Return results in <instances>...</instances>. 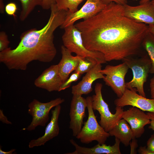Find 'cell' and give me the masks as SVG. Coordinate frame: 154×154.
Here are the masks:
<instances>
[{
    "instance_id": "obj_27",
    "label": "cell",
    "mask_w": 154,
    "mask_h": 154,
    "mask_svg": "<svg viewBox=\"0 0 154 154\" xmlns=\"http://www.w3.org/2000/svg\"><path fill=\"white\" fill-rule=\"evenodd\" d=\"M135 137L130 141L129 145L130 147V154H135L137 153L136 148L138 146L137 140Z\"/></svg>"
},
{
    "instance_id": "obj_14",
    "label": "cell",
    "mask_w": 154,
    "mask_h": 154,
    "mask_svg": "<svg viewBox=\"0 0 154 154\" xmlns=\"http://www.w3.org/2000/svg\"><path fill=\"white\" fill-rule=\"evenodd\" d=\"M63 82L60 75L58 64L51 65L44 70L34 81L38 88L49 92L60 91Z\"/></svg>"
},
{
    "instance_id": "obj_38",
    "label": "cell",
    "mask_w": 154,
    "mask_h": 154,
    "mask_svg": "<svg viewBox=\"0 0 154 154\" xmlns=\"http://www.w3.org/2000/svg\"><path fill=\"white\" fill-rule=\"evenodd\" d=\"M151 0H140L139 1V4H141L150 1Z\"/></svg>"
},
{
    "instance_id": "obj_33",
    "label": "cell",
    "mask_w": 154,
    "mask_h": 154,
    "mask_svg": "<svg viewBox=\"0 0 154 154\" xmlns=\"http://www.w3.org/2000/svg\"><path fill=\"white\" fill-rule=\"evenodd\" d=\"M0 120L3 123L8 124H11L12 123L9 121L7 118L4 114L3 110H0Z\"/></svg>"
},
{
    "instance_id": "obj_12",
    "label": "cell",
    "mask_w": 154,
    "mask_h": 154,
    "mask_svg": "<svg viewBox=\"0 0 154 154\" xmlns=\"http://www.w3.org/2000/svg\"><path fill=\"white\" fill-rule=\"evenodd\" d=\"M124 15L136 22L154 25V10L150 1L136 6L123 5Z\"/></svg>"
},
{
    "instance_id": "obj_16",
    "label": "cell",
    "mask_w": 154,
    "mask_h": 154,
    "mask_svg": "<svg viewBox=\"0 0 154 154\" xmlns=\"http://www.w3.org/2000/svg\"><path fill=\"white\" fill-rule=\"evenodd\" d=\"M101 64L98 63L91 70L86 73L82 80L77 84L72 87L71 93L72 95H82L88 94L92 92V85L96 80L103 79L105 76L101 72L102 66Z\"/></svg>"
},
{
    "instance_id": "obj_26",
    "label": "cell",
    "mask_w": 154,
    "mask_h": 154,
    "mask_svg": "<svg viewBox=\"0 0 154 154\" xmlns=\"http://www.w3.org/2000/svg\"><path fill=\"white\" fill-rule=\"evenodd\" d=\"M17 8L16 4L13 2L8 3L5 6V11L7 15L15 18Z\"/></svg>"
},
{
    "instance_id": "obj_22",
    "label": "cell",
    "mask_w": 154,
    "mask_h": 154,
    "mask_svg": "<svg viewBox=\"0 0 154 154\" xmlns=\"http://www.w3.org/2000/svg\"><path fill=\"white\" fill-rule=\"evenodd\" d=\"M98 63L95 59L92 58H80L77 68L74 72H78L81 75L89 72Z\"/></svg>"
},
{
    "instance_id": "obj_32",
    "label": "cell",
    "mask_w": 154,
    "mask_h": 154,
    "mask_svg": "<svg viewBox=\"0 0 154 154\" xmlns=\"http://www.w3.org/2000/svg\"><path fill=\"white\" fill-rule=\"evenodd\" d=\"M102 1L106 5L109 3L114 2L117 3L122 5H125L127 4V0H102Z\"/></svg>"
},
{
    "instance_id": "obj_9",
    "label": "cell",
    "mask_w": 154,
    "mask_h": 154,
    "mask_svg": "<svg viewBox=\"0 0 154 154\" xmlns=\"http://www.w3.org/2000/svg\"><path fill=\"white\" fill-rule=\"evenodd\" d=\"M87 106L86 98L82 95H73L69 114L70 119L69 128L71 130L72 135L74 137H76L80 133L82 127Z\"/></svg>"
},
{
    "instance_id": "obj_18",
    "label": "cell",
    "mask_w": 154,
    "mask_h": 154,
    "mask_svg": "<svg viewBox=\"0 0 154 154\" xmlns=\"http://www.w3.org/2000/svg\"><path fill=\"white\" fill-rule=\"evenodd\" d=\"M61 50L62 58L58 65L60 75L64 83L70 74L76 70L81 58L72 55V53L63 45L61 47Z\"/></svg>"
},
{
    "instance_id": "obj_34",
    "label": "cell",
    "mask_w": 154,
    "mask_h": 154,
    "mask_svg": "<svg viewBox=\"0 0 154 154\" xmlns=\"http://www.w3.org/2000/svg\"><path fill=\"white\" fill-rule=\"evenodd\" d=\"M149 86L151 98L154 99V75L150 79Z\"/></svg>"
},
{
    "instance_id": "obj_28",
    "label": "cell",
    "mask_w": 154,
    "mask_h": 154,
    "mask_svg": "<svg viewBox=\"0 0 154 154\" xmlns=\"http://www.w3.org/2000/svg\"><path fill=\"white\" fill-rule=\"evenodd\" d=\"M56 0H42V2L41 6L44 9H50L52 5L56 3Z\"/></svg>"
},
{
    "instance_id": "obj_31",
    "label": "cell",
    "mask_w": 154,
    "mask_h": 154,
    "mask_svg": "<svg viewBox=\"0 0 154 154\" xmlns=\"http://www.w3.org/2000/svg\"><path fill=\"white\" fill-rule=\"evenodd\" d=\"M147 114L150 120V125L148 128L154 131V112H148Z\"/></svg>"
},
{
    "instance_id": "obj_30",
    "label": "cell",
    "mask_w": 154,
    "mask_h": 154,
    "mask_svg": "<svg viewBox=\"0 0 154 154\" xmlns=\"http://www.w3.org/2000/svg\"><path fill=\"white\" fill-rule=\"evenodd\" d=\"M139 154H154V152L149 149L146 146H141L138 150Z\"/></svg>"
},
{
    "instance_id": "obj_24",
    "label": "cell",
    "mask_w": 154,
    "mask_h": 154,
    "mask_svg": "<svg viewBox=\"0 0 154 154\" xmlns=\"http://www.w3.org/2000/svg\"><path fill=\"white\" fill-rule=\"evenodd\" d=\"M81 75L78 72H74L69 78L62 83L60 89V91L64 90L69 88L72 83L76 81L79 79Z\"/></svg>"
},
{
    "instance_id": "obj_21",
    "label": "cell",
    "mask_w": 154,
    "mask_h": 154,
    "mask_svg": "<svg viewBox=\"0 0 154 154\" xmlns=\"http://www.w3.org/2000/svg\"><path fill=\"white\" fill-rule=\"evenodd\" d=\"M22 9L19 15L21 21H25L29 14L37 6H41L42 0H19Z\"/></svg>"
},
{
    "instance_id": "obj_4",
    "label": "cell",
    "mask_w": 154,
    "mask_h": 154,
    "mask_svg": "<svg viewBox=\"0 0 154 154\" xmlns=\"http://www.w3.org/2000/svg\"><path fill=\"white\" fill-rule=\"evenodd\" d=\"M64 33L62 36L63 45L72 53L82 58H92L101 64L107 62L101 53L90 51L84 46L82 32L75 25H71L64 29Z\"/></svg>"
},
{
    "instance_id": "obj_15",
    "label": "cell",
    "mask_w": 154,
    "mask_h": 154,
    "mask_svg": "<svg viewBox=\"0 0 154 154\" xmlns=\"http://www.w3.org/2000/svg\"><path fill=\"white\" fill-rule=\"evenodd\" d=\"M61 108L60 105H59L52 110L50 120L46 127L44 134L37 139L31 140L29 143V148L44 145L47 142L58 135L59 132L58 120Z\"/></svg>"
},
{
    "instance_id": "obj_36",
    "label": "cell",
    "mask_w": 154,
    "mask_h": 154,
    "mask_svg": "<svg viewBox=\"0 0 154 154\" xmlns=\"http://www.w3.org/2000/svg\"><path fill=\"white\" fill-rule=\"evenodd\" d=\"M5 8L4 3V0H0V12L3 13L4 12Z\"/></svg>"
},
{
    "instance_id": "obj_8",
    "label": "cell",
    "mask_w": 154,
    "mask_h": 154,
    "mask_svg": "<svg viewBox=\"0 0 154 154\" xmlns=\"http://www.w3.org/2000/svg\"><path fill=\"white\" fill-rule=\"evenodd\" d=\"M129 68L124 62L118 65H108L100 72L104 75L105 84L110 86L118 98L121 97L126 89L125 81V76Z\"/></svg>"
},
{
    "instance_id": "obj_20",
    "label": "cell",
    "mask_w": 154,
    "mask_h": 154,
    "mask_svg": "<svg viewBox=\"0 0 154 154\" xmlns=\"http://www.w3.org/2000/svg\"><path fill=\"white\" fill-rule=\"evenodd\" d=\"M142 46L147 53L151 62L150 73L154 74V35L149 32L144 38Z\"/></svg>"
},
{
    "instance_id": "obj_17",
    "label": "cell",
    "mask_w": 154,
    "mask_h": 154,
    "mask_svg": "<svg viewBox=\"0 0 154 154\" xmlns=\"http://www.w3.org/2000/svg\"><path fill=\"white\" fill-rule=\"evenodd\" d=\"M70 143L74 147L75 150L66 154H121L120 149L121 142L117 138L115 143L112 145H108L105 143L98 144L91 147H87L79 145L73 139L70 140Z\"/></svg>"
},
{
    "instance_id": "obj_25",
    "label": "cell",
    "mask_w": 154,
    "mask_h": 154,
    "mask_svg": "<svg viewBox=\"0 0 154 154\" xmlns=\"http://www.w3.org/2000/svg\"><path fill=\"white\" fill-rule=\"evenodd\" d=\"M10 43L6 33L4 31L0 32V52L2 51L9 47Z\"/></svg>"
},
{
    "instance_id": "obj_2",
    "label": "cell",
    "mask_w": 154,
    "mask_h": 154,
    "mask_svg": "<svg viewBox=\"0 0 154 154\" xmlns=\"http://www.w3.org/2000/svg\"><path fill=\"white\" fill-rule=\"evenodd\" d=\"M47 23L40 29H32L23 33L17 46L0 52V62L9 70H25L32 61L51 62L57 54L54 32L64 21L68 10L60 9L56 4L51 6Z\"/></svg>"
},
{
    "instance_id": "obj_11",
    "label": "cell",
    "mask_w": 154,
    "mask_h": 154,
    "mask_svg": "<svg viewBox=\"0 0 154 154\" xmlns=\"http://www.w3.org/2000/svg\"><path fill=\"white\" fill-rule=\"evenodd\" d=\"M114 104L116 107L123 108L130 106L143 111L154 112V99L147 98L140 95L134 89L126 88L123 95L114 100Z\"/></svg>"
},
{
    "instance_id": "obj_6",
    "label": "cell",
    "mask_w": 154,
    "mask_h": 154,
    "mask_svg": "<svg viewBox=\"0 0 154 154\" xmlns=\"http://www.w3.org/2000/svg\"><path fill=\"white\" fill-rule=\"evenodd\" d=\"M102 87V84L97 83L96 84L94 88L95 94L92 96V106L93 110L98 111L100 114L99 123L106 131L108 132L122 118L124 110L123 108L116 106L115 113H112L108 105L103 98Z\"/></svg>"
},
{
    "instance_id": "obj_23",
    "label": "cell",
    "mask_w": 154,
    "mask_h": 154,
    "mask_svg": "<svg viewBox=\"0 0 154 154\" xmlns=\"http://www.w3.org/2000/svg\"><path fill=\"white\" fill-rule=\"evenodd\" d=\"M83 0H56V4L60 9L68 10L70 13L78 10V5Z\"/></svg>"
},
{
    "instance_id": "obj_7",
    "label": "cell",
    "mask_w": 154,
    "mask_h": 154,
    "mask_svg": "<svg viewBox=\"0 0 154 154\" xmlns=\"http://www.w3.org/2000/svg\"><path fill=\"white\" fill-rule=\"evenodd\" d=\"M65 100L57 98L46 103L41 102L34 99L28 105V113L32 117V121L27 128L28 131L35 130L38 126L44 127L49 119V113L53 107L60 105Z\"/></svg>"
},
{
    "instance_id": "obj_39",
    "label": "cell",
    "mask_w": 154,
    "mask_h": 154,
    "mask_svg": "<svg viewBox=\"0 0 154 154\" xmlns=\"http://www.w3.org/2000/svg\"><path fill=\"white\" fill-rule=\"evenodd\" d=\"M150 1L154 10V0H152L151 1Z\"/></svg>"
},
{
    "instance_id": "obj_1",
    "label": "cell",
    "mask_w": 154,
    "mask_h": 154,
    "mask_svg": "<svg viewBox=\"0 0 154 154\" xmlns=\"http://www.w3.org/2000/svg\"><path fill=\"white\" fill-rule=\"evenodd\" d=\"M123 11V5L112 2L94 16L74 25L82 32L85 47L102 54L106 62L137 55L149 32L148 25L131 20Z\"/></svg>"
},
{
    "instance_id": "obj_3",
    "label": "cell",
    "mask_w": 154,
    "mask_h": 154,
    "mask_svg": "<svg viewBox=\"0 0 154 154\" xmlns=\"http://www.w3.org/2000/svg\"><path fill=\"white\" fill-rule=\"evenodd\" d=\"M132 72L133 77L130 81L125 83L126 88L135 89L140 95L146 97L144 85L146 82L151 66V62L147 55L139 58L127 57L123 60Z\"/></svg>"
},
{
    "instance_id": "obj_29",
    "label": "cell",
    "mask_w": 154,
    "mask_h": 154,
    "mask_svg": "<svg viewBox=\"0 0 154 154\" xmlns=\"http://www.w3.org/2000/svg\"><path fill=\"white\" fill-rule=\"evenodd\" d=\"M147 146L149 149L154 152V132L147 141Z\"/></svg>"
},
{
    "instance_id": "obj_13",
    "label": "cell",
    "mask_w": 154,
    "mask_h": 154,
    "mask_svg": "<svg viewBox=\"0 0 154 154\" xmlns=\"http://www.w3.org/2000/svg\"><path fill=\"white\" fill-rule=\"evenodd\" d=\"M122 118L130 125L135 137H141L145 131V126L150 124V120L143 111L132 106L127 110L124 111Z\"/></svg>"
},
{
    "instance_id": "obj_19",
    "label": "cell",
    "mask_w": 154,
    "mask_h": 154,
    "mask_svg": "<svg viewBox=\"0 0 154 154\" xmlns=\"http://www.w3.org/2000/svg\"><path fill=\"white\" fill-rule=\"evenodd\" d=\"M108 133L110 136L117 138L126 147L129 145L131 140L135 137L130 125L123 118L120 119Z\"/></svg>"
},
{
    "instance_id": "obj_10",
    "label": "cell",
    "mask_w": 154,
    "mask_h": 154,
    "mask_svg": "<svg viewBox=\"0 0 154 154\" xmlns=\"http://www.w3.org/2000/svg\"><path fill=\"white\" fill-rule=\"evenodd\" d=\"M106 5L102 0H87L79 10L73 13L68 11L64 21L60 27L64 29L74 25L78 20L90 18L102 10Z\"/></svg>"
},
{
    "instance_id": "obj_35",
    "label": "cell",
    "mask_w": 154,
    "mask_h": 154,
    "mask_svg": "<svg viewBox=\"0 0 154 154\" xmlns=\"http://www.w3.org/2000/svg\"><path fill=\"white\" fill-rule=\"evenodd\" d=\"M1 146L0 147V154H12L16 150L15 149H12L8 151H3L1 149Z\"/></svg>"
},
{
    "instance_id": "obj_5",
    "label": "cell",
    "mask_w": 154,
    "mask_h": 154,
    "mask_svg": "<svg viewBox=\"0 0 154 154\" xmlns=\"http://www.w3.org/2000/svg\"><path fill=\"white\" fill-rule=\"evenodd\" d=\"M86 98L88 104V118L76 137L84 144H89L95 141L101 144L105 143L110 136V134L98 122L92 107V96H88Z\"/></svg>"
},
{
    "instance_id": "obj_37",
    "label": "cell",
    "mask_w": 154,
    "mask_h": 154,
    "mask_svg": "<svg viewBox=\"0 0 154 154\" xmlns=\"http://www.w3.org/2000/svg\"><path fill=\"white\" fill-rule=\"evenodd\" d=\"M148 29L149 32L154 35V25H148Z\"/></svg>"
}]
</instances>
